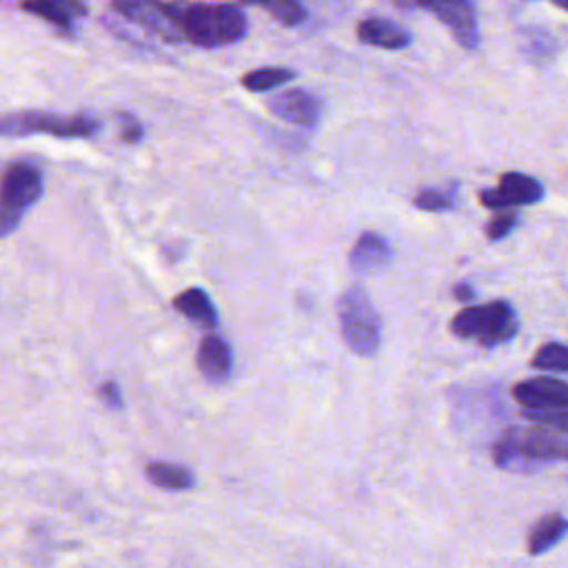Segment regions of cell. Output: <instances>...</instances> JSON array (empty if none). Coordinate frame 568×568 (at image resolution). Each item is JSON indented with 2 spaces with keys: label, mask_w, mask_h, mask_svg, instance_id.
I'll return each instance as SVG.
<instances>
[{
  "label": "cell",
  "mask_w": 568,
  "mask_h": 568,
  "mask_svg": "<svg viewBox=\"0 0 568 568\" xmlns=\"http://www.w3.org/2000/svg\"><path fill=\"white\" fill-rule=\"evenodd\" d=\"M337 315H339L342 337L353 353L362 357H371L379 351L382 320L364 288L359 286L346 288L337 302Z\"/></svg>",
  "instance_id": "4"
},
{
  "label": "cell",
  "mask_w": 568,
  "mask_h": 568,
  "mask_svg": "<svg viewBox=\"0 0 568 568\" xmlns=\"http://www.w3.org/2000/svg\"><path fill=\"white\" fill-rule=\"evenodd\" d=\"M111 9L120 18L151 31L153 36H158L166 42H178L175 33L162 11L160 0H111Z\"/></svg>",
  "instance_id": "11"
},
{
  "label": "cell",
  "mask_w": 568,
  "mask_h": 568,
  "mask_svg": "<svg viewBox=\"0 0 568 568\" xmlns=\"http://www.w3.org/2000/svg\"><path fill=\"white\" fill-rule=\"evenodd\" d=\"M355 33H357L359 42H364L368 47L386 49V51H399L410 44V33L404 27H399L397 22L382 18V16H368L364 20H359Z\"/></svg>",
  "instance_id": "13"
},
{
  "label": "cell",
  "mask_w": 568,
  "mask_h": 568,
  "mask_svg": "<svg viewBox=\"0 0 568 568\" xmlns=\"http://www.w3.org/2000/svg\"><path fill=\"white\" fill-rule=\"evenodd\" d=\"M98 397H100L109 408H113V410H120L122 404H124L122 390H120V386H118L113 379H106V382H102V384L98 386Z\"/></svg>",
  "instance_id": "26"
},
{
  "label": "cell",
  "mask_w": 568,
  "mask_h": 568,
  "mask_svg": "<svg viewBox=\"0 0 568 568\" xmlns=\"http://www.w3.org/2000/svg\"><path fill=\"white\" fill-rule=\"evenodd\" d=\"M399 9H422L433 13L464 49L479 44V24L473 0H393Z\"/></svg>",
  "instance_id": "7"
},
{
  "label": "cell",
  "mask_w": 568,
  "mask_h": 568,
  "mask_svg": "<svg viewBox=\"0 0 568 568\" xmlns=\"http://www.w3.org/2000/svg\"><path fill=\"white\" fill-rule=\"evenodd\" d=\"M149 481L164 490H189L195 486V477L189 468L169 464V462H151L144 468Z\"/></svg>",
  "instance_id": "18"
},
{
  "label": "cell",
  "mask_w": 568,
  "mask_h": 568,
  "mask_svg": "<svg viewBox=\"0 0 568 568\" xmlns=\"http://www.w3.org/2000/svg\"><path fill=\"white\" fill-rule=\"evenodd\" d=\"M20 11L36 16L62 36L75 33V22L87 16L84 0H20Z\"/></svg>",
  "instance_id": "10"
},
{
  "label": "cell",
  "mask_w": 568,
  "mask_h": 568,
  "mask_svg": "<svg viewBox=\"0 0 568 568\" xmlns=\"http://www.w3.org/2000/svg\"><path fill=\"white\" fill-rule=\"evenodd\" d=\"M552 2H555L559 9H564V11L568 9V0H552Z\"/></svg>",
  "instance_id": "28"
},
{
  "label": "cell",
  "mask_w": 568,
  "mask_h": 568,
  "mask_svg": "<svg viewBox=\"0 0 568 568\" xmlns=\"http://www.w3.org/2000/svg\"><path fill=\"white\" fill-rule=\"evenodd\" d=\"M450 331L462 339H475L486 348L499 346L517 335V313L510 302L495 300L488 304L466 306L450 320Z\"/></svg>",
  "instance_id": "3"
},
{
  "label": "cell",
  "mask_w": 568,
  "mask_h": 568,
  "mask_svg": "<svg viewBox=\"0 0 568 568\" xmlns=\"http://www.w3.org/2000/svg\"><path fill=\"white\" fill-rule=\"evenodd\" d=\"M513 397L524 406L521 410H541V408H568V386L566 382L541 375L530 377L513 388Z\"/></svg>",
  "instance_id": "9"
},
{
  "label": "cell",
  "mask_w": 568,
  "mask_h": 568,
  "mask_svg": "<svg viewBox=\"0 0 568 568\" xmlns=\"http://www.w3.org/2000/svg\"><path fill=\"white\" fill-rule=\"evenodd\" d=\"M390 262V244L373 231H366L357 237L351 251V268L359 275L382 271Z\"/></svg>",
  "instance_id": "15"
},
{
  "label": "cell",
  "mask_w": 568,
  "mask_h": 568,
  "mask_svg": "<svg viewBox=\"0 0 568 568\" xmlns=\"http://www.w3.org/2000/svg\"><path fill=\"white\" fill-rule=\"evenodd\" d=\"M178 42L202 49L235 44L246 38L248 22L237 4L200 0H160Z\"/></svg>",
  "instance_id": "1"
},
{
  "label": "cell",
  "mask_w": 568,
  "mask_h": 568,
  "mask_svg": "<svg viewBox=\"0 0 568 568\" xmlns=\"http://www.w3.org/2000/svg\"><path fill=\"white\" fill-rule=\"evenodd\" d=\"M293 78H295L293 69H286V67H262V69H253V71L244 73L242 75V87L248 89V91L262 93V91H271V89H275L280 84H286Z\"/></svg>",
  "instance_id": "19"
},
{
  "label": "cell",
  "mask_w": 568,
  "mask_h": 568,
  "mask_svg": "<svg viewBox=\"0 0 568 568\" xmlns=\"http://www.w3.org/2000/svg\"><path fill=\"white\" fill-rule=\"evenodd\" d=\"M457 184L450 189H419L413 195V204L422 211H450L455 206Z\"/></svg>",
  "instance_id": "23"
},
{
  "label": "cell",
  "mask_w": 568,
  "mask_h": 568,
  "mask_svg": "<svg viewBox=\"0 0 568 568\" xmlns=\"http://www.w3.org/2000/svg\"><path fill=\"white\" fill-rule=\"evenodd\" d=\"M541 197H544V184L537 178L519 171L504 173L495 189L479 191V202L493 211L535 204Z\"/></svg>",
  "instance_id": "8"
},
{
  "label": "cell",
  "mask_w": 568,
  "mask_h": 568,
  "mask_svg": "<svg viewBox=\"0 0 568 568\" xmlns=\"http://www.w3.org/2000/svg\"><path fill=\"white\" fill-rule=\"evenodd\" d=\"M517 213H510V211H497L490 220H488V224H486V237L490 240V242H499V240H504V237H508L513 231H515V226H517Z\"/></svg>",
  "instance_id": "24"
},
{
  "label": "cell",
  "mask_w": 568,
  "mask_h": 568,
  "mask_svg": "<svg viewBox=\"0 0 568 568\" xmlns=\"http://www.w3.org/2000/svg\"><path fill=\"white\" fill-rule=\"evenodd\" d=\"M240 2L264 7L284 27H297L300 22L306 20V9L300 0H240Z\"/></svg>",
  "instance_id": "20"
},
{
  "label": "cell",
  "mask_w": 568,
  "mask_h": 568,
  "mask_svg": "<svg viewBox=\"0 0 568 568\" xmlns=\"http://www.w3.org/2000/svg\"><path fill=\"white\" fill-rule=\"evenodd\" d=\"M268 111L284 122L313 129L320 120V102L304 89H288L268 100Z\"/></svg>",
  "instance_id": "12"
},
{
  "label": "cell",
  "mask_w": 568,
  "mask_h": 568,
  "mask_svg": "<svg viewBox=\"0 0 568 568\" xmlns=\"http://www.w3.org/2000/svg\"><path fill=\"white\" fill-rule=\"evenodd\" d=\"M173 306H175V311H180L184 317L200 324L202 328L211 331L217 326V311H215L209 293L197 286H191V288L178 293L173 297Z\"/></svg>",
  "instance_id": "16"
},
{
  "label": "cell",
  "mask_w": 568,
  "mask_h": 568,
  "mask_svg": "<svg viewBox=\"0 0 568 568\" xmlns=\"http://www.w3.org/2000/svg\"><path fill=\"white\" fill-rule=\"evenodd\" d=\"M566 455V430L546 424L528 428L513 426L493 444L495 466L510 473H532L541 464L564 462Z\"/></svg>",
  "instance_id": "2"
},
{
  "label": "cell",
  "mask_w": 568,
  "mask_h": 568,
  "mask_svg": "<svg viewBox=\"0 0 568 568\" xmlns=\"http://www.w3.org/2000/svg\"><path fill=\"white\" fill-rule=\"evenodd\" d=\"M118 120H120V138L126 142V144H133L138 142L142 135H144V129H142V122L131 115V113H118Z\"/></svg>",
  "instance_id": "25"
},
{
  "label": "cell",
  "mask_w": 568,
  "mask_h": 568,
  "mask_svg": "<svg viewBox=\"0 0 568 568\" xmlns=\"http://www.w3.org/2000/svg\"><path fill=\"white\" fill-rule=\"evenodd\" d=\"M453 295H455L459 302H473V300H475V291H473V286L466 284V282H464V284L459 282V284L453 288Z\"/></svg>",
  "instance_id": "27"
},
{
  "label": "cell",
  "mask_w": 568,
  "mask_h": 568,
  "mask_svg": "<svg viewBox=\"0 0 568 568\" xmlns=\"http://www.w3.org/2000/svg\"><path fill=\"white\" fill-rule=\"evenodd\" d=\"M100 131V122L87 113H51V111H13L0 115V138L24 135H53V138H93Z\"/></svg>",
  "instance_id": "5"
},
{
  "label": "cell",
  "mask_w": 568,
  "mask_h": 568,
  "mask_svg": "<svg viewBox=\"0 0 568 568\" xmlns=\"http://www.w3.org/2000/svg\"><path fill=\"white\" fill-rule=\"evenodd\" d=\"M44 178L38 164L16 162L0 180V237L18 229L27 211L40 200Z\"/></svg>",
  "instance_id": "6"
},
{
  "label": "cell",
  "mask_w": 568,
  "mask_h": 568,
  "mask_svg": "<svg viewBox=\"0 0 568 568\" xmlns=\"http://www.w3.org/2000/svg\"><path fill=\"white\" fill-rule=\"evenodd\" d=\"M521 49L530 60H548L557 53V40L546 29L528 27L521 31Z\"/></svg>",
  "instance_id": "21"
},
{
  "label": "cell",
  "mask_w": 568,
  "mask_h": 568,
  "mask_svg": "<svg viewBox=\"0 0 568 568\" xmlns=\"http://www.w3.org/2000/svg\"><path fill=\"white\" fill-rule=\"evenodd\" d=\"M197 368L211 384L226 382L233 368L231 346L217 335H206L197 348Z\"/></svg>",
  "instance_id": "14"
},
{
  "label": "cell",
  "mask_w": 568,
  "mask_h": 568,
  "mask_svg": "<svg viewBox=\"0 0 568 568\" xmlns=\"http://www.w3.org/2000/svg\"><path fill=\"white\" fill-rule=\"evenodd\" d=\"M532 368L539 371H557V373H568V348L561 342H548L544 344L535 357L530 359Z\"/></svg>",
  "instance_id": "22"
},
{
  "label": "cell",
  "mask_w": 568,
  "mask_h": 568,
  "mask_svg": "<svg viewBox=\"0 0 568 568\" xmlns=\"http://www.w3.org/2000/svg\"><path fill=\"white\" fill-rule=\"evenodd\" d=\"M566 517L559 513H550L544 519L537 521V526L528 535V552L530 555H544L552 546H557L566 535Z\"/></svg>",
  "instance_id": "17"
}]
</instances>
